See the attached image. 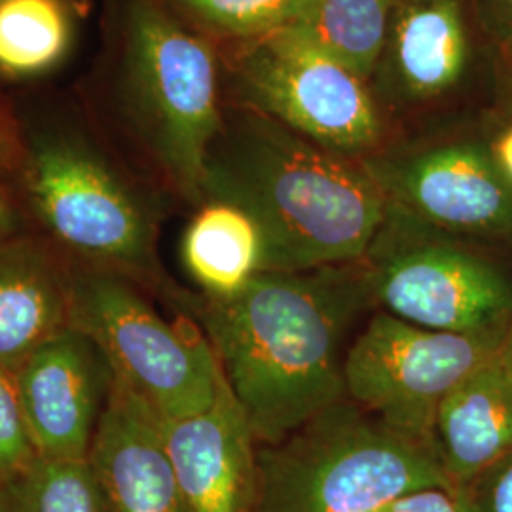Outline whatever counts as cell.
Here are the masks:
<instances>
[{
  "mask_svg": "<svg viewBox=\"0 0 512 512\" xmlns=\"http://www.w3.org/2000/svg\"><path fill=\"white\" fill-rule=\"evenodd\" d=\"M14 376L37 458H88L114 385L92 338L69 325L40 344Z\"/></svg>",
  "mask_w": 512,
  "mask_h": 512,
  "instance_id": "11",
  "label": "cell"
},
{
  "mask_svg": "<svg viewBox=\"0 0 512 512\" xmlns=\"http://www.w3.org/2000/svg\"><path fill=\"white\" fill-rule=\"evenodd\" d=\"M160 423L188 512H251L258 442L224 374L205 410Z\"/></svg>",
  "mask_w": 512,
  "mask_h": 512,
  "instance_id": "12",
  "label": "cell"
},
{
  "mask_svg": "<svg viewBox=\"0 0 512 512\" xmlns=\"http://www.w3.org/2000/svg\"><path fill=\"white\" fill-rule=\"evenodd\" d=\"M205 198L236 203L258 222L266 272L361 260L389 207L359 160L319 147L253 109L230 124L222 120L205 164Z\"/></svg>",
  "mask_w": 512,
  "mask_h": 512,
  "instance_id": "2",
  "label": "cell"
},
{
  "mask_svg": "<svg viewBox=\"0 0 512 512\" xmlns=\"http://www.w3.org/2000/svg\"><path fill=\"white\" fill-rule=\"evenodd\" d=\"M131 122L186 200L202 202L209 150L222 129L217 55L158 0H131L120 65Z\"/></svg>",
  "mask_w": 512,
  "mask_h": 512,
  "instance_id": "4",
  "label": "cell"
},
{
  "mask_svg": "<svg viewBox=\"0 0 512 512\" xmlns=\"http://www.w3.org/2000/svg\"><path fill=\"white\" fill-rule=\"evenodd\" d=\"M16 228H18V215L12 207L6 190L0 184V239L12 238Z\"/></svg>",
  "mask_w": 512,
  "mask_h": 512,
  "instance_id": "28",
  "label": "cell"
},
{
  "mask_svg": "<svg viewBox=\"0 0 512 512\" xmlns=\"http://www.w3.org/2000/svg\"><path fill=\"white\" fill-rule=\"evenodd\" d=\"M71 325V272L35 239H0V365L16 372Z\"/></svg>",
  "mask_w": 512,
  "mask_h": 512,
  "instance_id": "15",
  "label": "cell"
},
{
  "mask_svg": "<svg viewBox=\"0 0 512 512\" xmlns=\"http://www.w3.org/2000/svg\"><path fill=\"white\" fill-rule=\"evenodd\" d=\"M73 37L69 0H0V76L29 80L54 71Z\"/></svg>",
  "mask_w": 512,
  "mask_h": 512,
  "instance_id": "19",
  "label": "cell"
},
{
  "mask_svg": "<svg viewBox=\"0 0 512 512\" xmlns=\"http://www.w3.org/2000/svg\"><path fill=\"white\" fill-rule=\"evenodd\" d=\"M205 38L245 42L293 19L302 0H158Z\"/></svg>",
  "mask_w": 512,
  "mask_h": 512,
  "instance_id": "21",
  "label": "cell"
},
{
  "mask_svg": "<svg viewBox=\"0 0 512 512\" xmlns=\"http://www.w3.org/2000/svg\"><path fill=\"white\" fill-rule=\"evenodd\" d=\"M35 459L37 452L19 403L16 376L0 365V488L21 475Z\"/></svg>",
  "mask_w": 512,
  "mask_h": 512,
  "instance_id": "22",
  "label": "cell"
},
{
  "mask_svg": "<svg viewBox=\"0 0 512 512\" xmlns=\"http://www.w3.org/2000/svg\"><path fill=\"white\" fill-rule=\"evenodd\" d=\"M488 148L492 152L497 169L501 171L505 181L512 186V124L503 129Z\"/></svg>",
  "mask_w": 512,
  "mask_h": 512,
  "instance_id": "27",
  "label": "cell"
},
{
  "mask_svg": "<svg viewBox=\"0 0 512 512\" xmlns=\"http://www.w3.org/2000/svg\"><path fill=\"white\" fill-rule=\"evenodd\" d=\"M376 512H463L456 488L433 486L408 492Z\"/></svg>",
  "mask_w": 512,
  "mask_h": 512,
  "instance_id": "24",
  "label": "cell"
},
{
  "mask_svg": "<svg viewBox=\"0 0 512 512\" xmlns=\"http://www.w3.org/2000/svg\"><path fill=\"white\" fill-rule=\"evenodd\" d=\"M359 262L372 306L406 323L469 334L512 319V281L492 260L393 203Z\"/></svg>",
  "mask_w": 512,
  "mask_h": 512,
  "instance_id": "6",
  "label": "cell"
},
{
  "mask_svg": "<svg viewBox=\"0 0 512 512\" xmlns=\"http://www.w3.org/2000/svg\"><path fill=\"white\" fill-rule=\"evenodd\" d=\"M463 512H512V452L456 486Z\"/></svg>",
  "mask_w": 512,
  "mask_h": 512,
  "instance_id": "23",
  "label": "cell"
},
{
  "mask_svg": "<svg viewBox=\"0 0 512 512\" xmlns=\"http://www.w3.org/2000/svg\"><path fill=\"white\" fill-rule=\"evenodd\" d=\"M469 37L461 0H395L376 73L406 101L435 99L463 78ZM380 74V76H382Z\"/></svg>",
  "mask_w": 512,
  "mask_h": 512,
  "instance_id": "14",
  "label": "cell"
},
{
  "mask_svg": "<svg viewBox=\"0 0 512 512\" xmlns=\"http://www.w3.org/2000/svg\"><path fill=\"white\" fill-rule=\"evenodd\" d=\"M25 152L21 148L12 122L0 112V167H19L23 165Z\"/></svg>",
  "mask_w": 512,
  "mask_h": 512,
  "instance_id": "26",
  "label": "cell"
},
{
  "mask_svg": "<svg viewBox=\"0 0 512 512\" xmlns=\"http://www.w3.org/2000/svg\"><path fill=\"white\" fill-rule=\"evenodd\" d=\"M486 29L505 44H512V0H478Z\"/></svg>",
  "mask_w": 512,
  "mask_h": 512,
  "instance_id": "25",
  "label": "cell"
},
{
  "mask_svg": "<svg viewBox=\"0 0 512 512\" xmlns=\"http://www.w3.org/2000/svg\"><path fill=\"white\" fill-rule=\"evenodd\" d=\"M387 202L450 236L512 238V186L490 148L448 143L359 160Z\"/></svg>",
  "mask_w": 512,
  "mask_h": 512,
  "instance_id": "10",
  "label": "cell"
},
{
  "mask_svg": "<svg viewBox=\"0 0 512 512\" xmlns=\"http://www.w3.org/2000/svg\"><path fill=\"white\" fill-rule=\"evenodd\" d=\"M71 325L160 420L198 414L215 401L222 370L205 334L167 323L124 275L90 266L71 272Z\"/></svg>",
  "mask_w": 512,
  "mask_h": 512,
  "instance_id": "5",
  "label": "cell"
},
{
  "mask_svg": "<svg viewBox=\"0 0 512 512\" xmlns=\"http://www.w3.org/2000/svg\"><path fill=\"white\" fill-rule=\"evenodd\" d=\"M370 306L359 260L260 272L232 298L205 296L203 334L258 444H275L348 399L344 342Z\"/></svg>",
  "mask_w": 512,
  "mask_h": 512,
  "instance_id": "1",
  "label": "cell"
},
{
  "mask_svg": "<svg viewBox=\"0 0 512 512\" xmlns=\"http://www.w3.org/2000/svg\"><path fill=\"white\" fill-rule=\"evenodd\" d=\"M431 444L454 486L511 454L512 372L499 349L442 401Z\"/></svg>",
  "mask_w": 512,
  "mask_h": 512,
  "instance_id": "16",
  "label": "cell"
},
{
  "mask_svg": "<svg viewBox=\"0 0 512 512\" xmlns=\"http://www.w3.org/2000/svg\"><path fill=\"white\" fill-rule=\"evenodd\" d=\"M499 357L512 372V319L509 321L507 329H505V334H503V340H501V346H499Z\"/></svg>",
  "mask_w": 512,
  "mask_h": 512,
  "instance_id": "29",
  "label": "cell"
},
{
  "mask_svg": "<svg viewBox=\"0 0 512 512\" xmlns=\"http://www.w3.org/2000/svg\"><path fill=\"white\" fill-rule=\"evenodd\" d=\"M181 258L207 298H232L266 272V239L245 209L205 198L184 230Z\"/></svg>",
  "mask_w": 512,
  "mask_h": 512,
  "instance_id": "17",
  "label": "cell"
},
{
  "mask_svg": "<svg viewBox=\"0 0 512 512\" xmlns=\"http://www.w3.org/2000/svg\"><path fill=\"white\" fill-rule=\"evenodd\" d=\"M88 461L110 512H188L160 416L116 380Z\"/></svg>",
  "mask_w": 512,
  "mask_h": 512,
  "instance_id": "13",
  "label": "cell"
},
{
  "mask_svg": "<svg viewBox=\"0 0 512 512\" xmlns=\"http://www.w3.org/2000/svg\"><path fill=\"white\" fill-rule=\"evenodd\" d=\"M0 490L12 512H110L88 458H37Z\"/></svg>",
  "mask_w": 512,
  "mask_h": 512,
  "instance_id": "20",
  "label": "cell"
},
{
  "mask_svg": "<svg viewBox=\"0 0 512 512\" xmlns=\"http://www.w3.org/2000/svg\"><path fill=\"white\" fill-rule=\"evenodd\" d=\"M456 488L433 446L344 399L275 444H258L251 512H376L421 488Z\"/></svg>",
  "mask_w": 512,
  "mask_h": 512,
  "instance_id": "3",
  "label": "cell"
},
{
  "mask_svg": "<svg viewBox=\"0 0 512 512\" xmlns=\"http://www.w3.org/2000/svg\"><path fill=\"white\" fill-rule=\"evenodd\" d=\"M234 73L247 109L340 156L374 154L384 124L365 80L291 25L239 42Z\"/></svg>",
  "mask_w": 512,
  "mask_h": 512,
  "instance_id": "8",
  "label": "cell"
},
{
  "mask_svg": "<svg viewBox=\"0 0 512 512\" xmlns=\"http://www.w3.org/2000/svg\"><path fill=\"white\" fill-rule=\"evenodd\" d=\"M23 179L40 224L86 266L120 275L150 272L154 232L145 209L84 141L38 137L25 152Z\"/></svg>",
  "mask_w": 512,
  "mask_h": 512,
  "instance_id": "9",
  "label": "cell"
},
{
  "mask_svg": "<svg viewBox=\"0 0 512 512\" xmlns=\"http://www.w3.org/2000/svg\"><path fill=\"white\" fill-rule=\"evenodd\" d=\"M0 512H12L10 511V505H8V501H6V497L2 494V490H0Z\"/></svg>",
  "mask_w": 512,
  "mask_h": 512,
  "instance_id": "30",
  "label": "cell"
},
{
  "mask_svg": "<svg viewBox=\"0 0 512 512\" xmlns=\"http://www.w3.org/2000/svg\"><path fill=\"white\" fill-rule=\"evenodd\" d=\"M505 329H423L380 310L346 351V397L387 429L433 446L440 404L494 357Z\"/></svg>",
  "mask_w": 512,
  "mask_h": 512,
  "instance_id": "7",
  "label": "cell"
},
{
  "mask_svg": "<svg viewBox=\"0 0 512 512\" xmlns=\"http://www.w3.org/2000/svg\"><path fill=\"white\" fill-rule=\"evenodd\" d=\"M395 0H302L287 23L361 80L376 74Z\"/></svg>",
  "mask_w": 512,
  "mask_h": 512,
  "instance_id": "18",
  "label": "cell"
}]
</instances>
